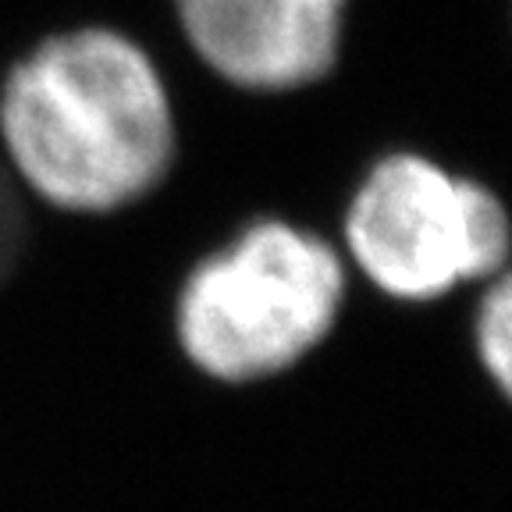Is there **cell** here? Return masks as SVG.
Wrapping results in <instances>:
<instances>
[{"label": "cell", "mask_w": 512, "mask_h": 512, "mask_svg": "<svg viewBox=\"0 0 512 512\" xmlns=\"http://www.w3.org/2000/svg\"><path fill=\"white\" fill-rule=\"evenodd\" d=\"M0 153L22 189L72 214L150 196L175 164V111L153 57L114 29H72L0 89Z\"/></svg>", "instance_id": "6da1fadb"}, {"label": "cell", "mask_w": 512, "mask_h": 512, "mask_svg": "<svg viewBox=\"0 0 512 512\" xmlns=\"http://www.w3.org/2000/svg\"><path fill=\"white\" fill-rule=\"evenodd\" d=\"M345 264L328 239L256 221L192 267L175 328L192 367L224 384L285 374L335 331Z\"/></svg>", "instance_id": "7a4b0ae2"}, {"label": "cell", "mask_w": 512, "mask_h": 512, "mask_svg": "<svg viewBox=\"0 0 512 512\" xmlns=\"http://www.w3.org/2000/svg\"><path fill=\"white\" fill-rule=\"evenodd\" d=\"M345 249L384 296L431 303L512 264V221L488 185L392 153L352 192Z\"/></svg>", "instance_id": "3957f363"}, {"label": "cell", "mask_w": 512, "mask_h": 512, "mask_svg": "<svg viewBox=\"0 0 512 512\" xmlns=\"http://www.w3.org/2000/svg\"><path fill=\"white\" fill-rule=\"evenodd\" d=\"M189 47L253 93L313 86L335 68L345 0H175Z\"/></svg>", "instance_id": "277c9868"}, {"label": "cell", "mask_w": 512, "mask_h": 512, "mask_svg": "<svg viewBox=\"0 0 512 512\" xmlns=\"http://www.w3.org/2000/svg\"><path fill=\"white\" fill-rule=\"evenodd\" d=\"M473 345L484 374L512 402V264L488 278L473 320Z\"/></svg>", "instance_id": "5b68a950"}, {"label": "cell", "mask_w": 512, "mask_h": 512, "mask_svg": "<svg viewBox=\"0 0 512 512\" xmlns=\"http://www.w3.org/2000/svg\"><path fill=\"white\" fill-rule=\"evenodd\" d=\"M25 242H29V217H25L22 185L0 153V285L22 264Z\"/></svg>", "instance_id": "8992f818"}]
</instances>
